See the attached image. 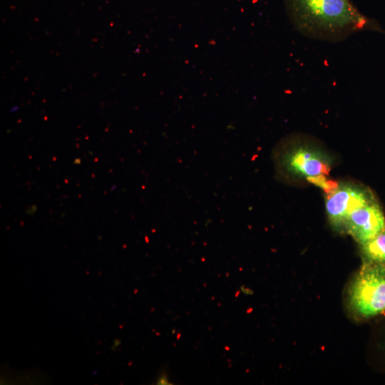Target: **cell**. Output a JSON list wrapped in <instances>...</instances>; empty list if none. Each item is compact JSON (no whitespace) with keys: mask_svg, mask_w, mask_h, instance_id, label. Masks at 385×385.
<instances>
[{"mask_svg":"<svg viewBox=\"0 0 385 385\" xmlns=\"http://www.w3.org/2000/svg\"><path fill=\"white\" fill-rule=\"evenodd\" d=\"M278 163L293 175L310 178L326 175L330 170L329 158L317 148L307 145L292 146L280 155Z\"/></svg>","mask_w":385,"mask_h":385,"instance_id":"4","label":"cell"},{"mask_svg":"<svg viewBox=\"0 0 385 385\" xmlns=\"http://www.w3.org/2000/svg\"><path fill=\"white\" fill-rule=\"evenodd\" d=\"M158 381H159L158 383V384H170V383H168V380L166 376H160V380Z\"/></svg>","mask_w":385,"mask_h":385,"instance_id":"8","label":"cell"},{"mask_svg":"<svg viewBox=\"0 0 385 385\" xmlns=\"http://www.w3.org/2000/svg\"><path fill=\"white\" fill-rule=\"evenodd\" d=\"M307 180L322 188L327 194L332 191L337 185V183L327 180L325 175L310 178H308Z\"/></svg>","mask_w":385,"mask_h":385,"instance_id":"7","label":"cell"},{"mask_svg":"<svg viewBox=\"0 0 385 385\" xmlns=\"http://www.w3.org/2000/svg\"><path fill=\"white\" fill-rule=\"evenodd\" d=\"M349 308L358 319L385 314V265L363 262L348 294Z\"/></svg>","mask_w":385,"mask_h":385,"instance_id":"2","label":"cell"},{"mask_svg":"<svg viewBox=\"0 0 385 385\" xmlns=\"http://www.w3.org/2000/svg\"><path fill=\"white\" fill-rule=\"evenodd\" d=\"M376 200L371 190L352 183H338L327 195L326 212L330 223L337 229H344L352 211Z\"/></svg>","mask_w":385,"mask_h":385,"instance_id":"3","label":"cell"},{"mask_svg":"<svg viewBox=\"0 0 385 385\" xmlns=\"http://www.w3.org/2000/svg\"><path fill=\"white\" fill-rule=\"evenodd\" d=\"M287 14L302 34L339 41L371 26L350 0H284Z\"/></svg>","mask_w":385,"mask_h":385,"instance_id":"1","label":"cell"},{"mask_svg":"<svg viewBox=\"0 0 385 385\" xmlns=\"http://www.w3.org/2000/svg\"><path fill=\"white\" fill-rule=\"evenodd\" d=\"M364 262L385 265V227L375 237L361 245Z\"/></svg>","mask_w":385,"mask_h":385,"instance_id":"6","label":"cell"},{"mask_svg":"<svg viewBox=\"0 0 385 385\" xmlns=\"http://www.w3.org/2000/svg\"><path fill=\"white\" fill-rule=\"evenodd\" d=\"M384 227V212L375 200L352 211L344 230L362 245L375 237Z\"/></svg>","mask_w":385,"mask_h":385,"instance_id":"5","label":"cell"}]
</instances>
